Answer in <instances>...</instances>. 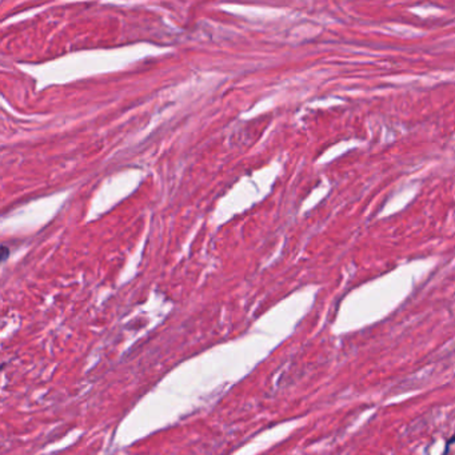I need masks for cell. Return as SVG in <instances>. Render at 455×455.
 <instances>
[{"label": "cell", "mask_w": 455, "mask_h": 455, "mask_svg": "<svg viewBox=\"0 0 455 455\" xmlns=\"http://www.w3.org/2000/svg\"><path fill=\"white\" fill-rule=\"evenodd\" d=\"M7 248H6V247H3V261H6V258H7Z\"/></svg>", "instance_id": "obj_1"}]
</instances>
